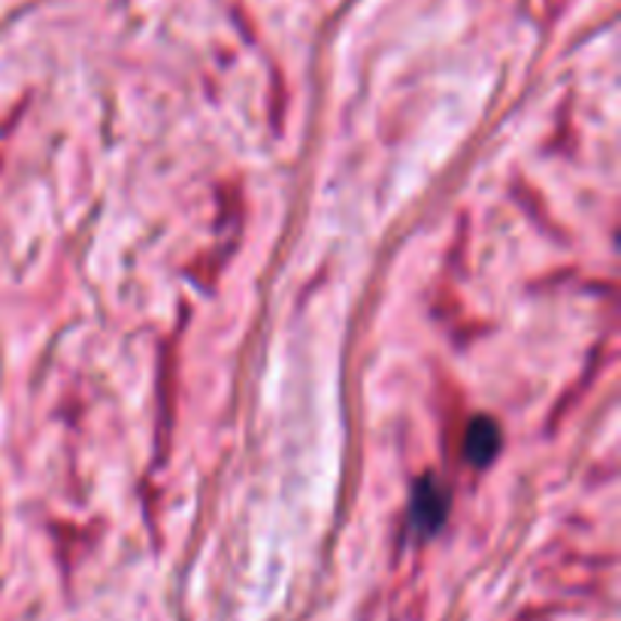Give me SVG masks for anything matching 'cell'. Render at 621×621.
I'll return each instance as SVG.
<instances>
[{
    "instance_id": "obj_1",
    "label": "cell",
    "mask_w": 621,
    "mask_h": 621,
    "mask_svg": "<svg viewBox=\"0 0 621 621\" xmlns=\"http://www.w3.org/2000/svg\"><path fill=\"white\" fill-rule=\"evenodd\" d=\"M497 449H501V428H497L491 418H476V422H470V430H467V437H464V455H467V461L486 467V464L494 461Z\"/></svg>"
},
{
    "instance_id": "obj_2",
    "label": "cell",
    "mask_w": 621,
    "mask_h": 621,
    "mask_svg": "<svg viewBox=\"0 0 621 621\" xmlns=\"http://www.w3.org/2000/svg\"><path fill=\"white\" fill-rule=\"evenodd\" d=\"M413 516L415 525L422 531H437L443 525L445 518V491L434 482V479H425L418 491H415V503H413Z\"/></svg>"
}]
</instances>
